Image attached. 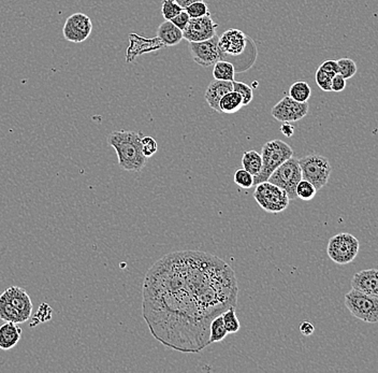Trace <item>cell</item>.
Wrapping results in <instances>:
<instances>
[{
	"label": "cell",
	"mask_w": 378,
	"mask_h": 373,
	"mask_svg": "<svg viewBox=\"0 0 378 373\" xmlns=\"http://www.w3.org/2000/svg\"><path fill=\"white\" fill-rule=\"evenodd\" d=\"M234 269L213 254L181 251L154 264L143 282L142 314L151 336L167 348L199 353L210 325L238 304Z\"/></svg>",
	"instance_id": "cell-1"
},
{
	"label": "cell",
	"mask_w": 378,
	"mask_h": 373,
	"mask_svg": "<svg viewBox=\"0 0 378 373\" xmlns=\"http://www.w3.org/2000/svg\"><path fill=\"white\" fill-rule=\"evenodd\" d=\"M108 143L116 152L119 167L123 170L140 172L144 168L147 158L142 152L141 133L113 132L109 135Z\"/></svg>",
	"instance_id": "cell-2"
},
{
	"label": "cell",
	"mask_w": 378,
	"mask_h": 373,
	"mask_svg": "<svg viewBox=\"0 0 378 373\" xmlns=\"http://www.w3.org/2000/svg\"><path fill=\"white\" fill-rule=\"evenodd\" d=\"M32 313V299L23 288L11 286L0 295V320L22 324Z\"/></svg>",
	"instance_id": "cell-3"
},
{
	"label": "cell",
	"mask_w": 378,
	"mask_h": 373,
	"mask_svg": "<svg viewBox=\"0 0 378 373\" xmlns=\"http://www.w3.org/2000/svg\"><path fill=\"white\" fill-rule=\"evenodd\" d=\"M294 157V150L290 145L282 140L268 141L262 147V167L259 175L254 177V185L268 181L275 169H278L283 163Z\"/></svg>",
	"instance_id": "cell-4"
},
{
	"label": "cell",
	"mask_w": 378,
	"mask_h": 373,
	"mask_svg": "<svg viewBox=\"0 0 378 373\" xmlns=\"http://www.w3.org/2000/svg\"><path fill=\"white\" fill-rule=\"evenodd\" d=\"M302 179L312 183L317 191L327 185L330 179L332 167L327 157L311 154L299 159Z\"/></svg>",
	"instance_id": "cell-5"
},
{
	"label": "cell",
	"mask_w": 378,
	"mask_h": 373,
	"mask_svg": "<svg viewBox=\"0 0 378 373\" xmlns=\"http://www.w3.org/2000/svg\"><path fill=\"white\" fill-rule=\"evenodd\" d=\"M345 306L358 320L370 324L378 323V297L353 288L345 295Z\"/></svg>",
	"instance_id": "cell-6"
},
{
	"label": "cell",
	"mask_w": 378,
	"mask_h": 373,
	"mask_svg": "<svg viewBox=\"0 0 378 373\" xmlns=\"http://www.w3.org/2000/svg\"><path fill=\"white\" fill-rule=\"evenodd\" d=\"M254 198L259 207L268 213L283 212L289 207L290 203V199L284 189L268 181L256 185Z\"/></svg>",
	"instance_id": "cell-7"
},
{
	"label": "cell",
	"mask_w": 378,
	"mask_h": 373,
	"mask_svg": "<svg viewBox=\"0 0 378 373\" xmlns=\"http://www.w3.org/2000/svg\"><path fill=\"white\" fill-rule=\"evenodd\" d=\"M302 180V172H301L299 159L291 157L288 161H285L273 171L272 175L268 179V182L281 187L286 191L290 201L297 199V185Z\"/></svg>",
	"instance_id": "cell-8"
},
{
	"label": "cell",
	"mask_w": 378,
	"mask_h": 373,
	"mask_svg": "<svg viewBox=\"0 0 378 373\" xmlns=\"http://www.w3.org/2000/svg\"><path fill=\"white\" fill-rule=\"evenodd\" d=\"M359 241L351 233H342L329 240L327 253L337 265H347L353 262L359 253Z\"/></svg>",
	"instance_id": "cell-9"
},
{
	"label": "cell",
	"mask_w": 378,
	"mask_h": 373,
	"mask_svg": "<svg viewBox=\"0 0 378 373\" xmlns=\"http://www.w3.org/2000/svg\"><path fill=\"white\" fill-rule=\"evenodd\" d=\"M218 36L200 42H188V50L191 58L201 67L214 66L220 60H226V54L218 46Z\"/></svg>",
	"instance_id": "cell-10"
},
{
	"label": "cell",
	"mask_w": 378,
	"mask_h": 373,
	"mask_svg": "<svg viewBox=\"0 0 378 373\" xmlns=\"http://www.w3.org/2000/svg\"><path fill=\"white\" fill-rule=\"evenodd\" d=\"M93 32L92 20L86 14L76 12L66 20L62 35L65 39L74 43H81L90 37Z\"/></svg>",
	"instance_id": "cell-11"
},
{
	"label": "cell",
	"mask_w": 378,
	"mask_h": 373,
	"mask_svg": "<svg viewBox=\"0 0 378 373\" xmlns=\"http://www.w3.org/2000/svg\"><path fill=\"white\" fill-rule=\"evenodd\" d=\"M309 110V102H296L290 96H286L273 107L271 114L280 122L295 123L304 118Z\"/></svg>",
	"instance_id": "cell-12"
},
{
	"label": "cell",
	"mask_w": 378,
	"mask_h": 373,
	"mask_svg": "<svg viewBox=\"0 0 378 373\" xmlns=\"http://www.w3.org/2000/svg\"><path fill=\"white\" fill-rule=\"evenodd\" d=\"M218 24L212 19L211 14L191 19L183 32L184 39L188 42H200L209 40L217 35Z\"/></svg>",
	"instance_id": "cell-13"
},
{
	"label": "cell",
	"mask_w": 378,
	"mask_h": 373,
	"mask_svg": "<svg viewBox=\"0 0 378 373\" xmlns=\"http://www.w3.org/2000/svg\"><path fill=\"white\" fill-rule=\"evenodd\" d=\"M248 37L242 30L230 29L226 30L218 38V46L222 53L226 54V60L229 62L230 58L238 57L246 51L248 48Z\"/></svg>",
	"instance_id": "cell-14"
},
{
	"label": "cell",
	"mask_w": 378,
	"mask_h": 373,
	"mask_svg": "<svg viewBox=\"0 0 378 373\" xmlns=\"http://www.w3.org/2000/svg\"><path fill=\"white\" fill-rule=\"evenodd\" d=\"M351 287L361 293L378 297V269L357 272L351 279Z\"/></svg>",
	"instance_id": "cell-15"
},
{
	"label": "cell",
	"mask_w": 378,
	"mask_h": 373,
	"mask_svg": "<svg viewBox=\"0 0 378 373\" xmlns=\"http://www.w3.org/2000/svg\"><path fill=\"white\" fill-rule=\"evenodd\" d=\"M130 40V46L127 50V62H133L137 56L141 55L147 52L156 51L159 48H165V44L161 41L158 37L154 39H145L144 37H139V36L133 34L129 36Z\"/></svg>",
	"instance_id": "cell-16"
},
{
	"label": "cell",
	"mask_w": 378,
	"mask_h": 373,
	"mask_svg": "<svg viewBox=\"0 0 378 373\" xmlns=\"http://www.w3.org/2000/svg\"><path fill=\"white\" fill-rule=\"evenodd\" d=\"M231 90H234L231 81L215 80L206 88L204 98H205V102H208L210 108L220 113V100Z\"/></svg>",
	"instance_id": "cell-17"
},
{
	"label": "cell",
	"mask_w": 378,
	"mask_h": 373,
	"mask_svg": "<svg viewBox=\"0 0 378 373\" xmlns=\"http://www.w3.org/2000/svg\"><path fill=\"white\" fill-rule=\"evenodd\" d=\"M22 337V328L19 324L12 322H6L0 326V348L9 351L19 344Z\"/></svg>",
	"instance_id": "cell-18"
},
{
	"label": "cell",
	"mask_w": 378,
	"mask_h": 373,
	"mask_svg": "<svg viewBox=\"0 0 378 373\" xmlns=\"http://www.w3.org/2000/svg\"><path fill=\"white\" fill-rule=\"evenodd\" d=\"M157 37L165 46H175L184 39L183 30L177 28L171 21H166L159 25Z\"/></svg>",
	"instance_id": "cell-19"
},
{
	"label": "cell",
	"mask_w": 378,
	"mask_h": 373,
	"mask_svg": "<svg viewBox=\"0 0 378 373\" xmlns=\"http://www.w3.org/2000/svg\"><path fill=\"white\" fill-rule=\"evenodd\" d=\"M243 107V98L234 90L227 93L220 102V113H224V114H234Z\"/></svg>",
	"instance_id": "cell-20"
},
{
	"label": "cell",
	"mask_w": 378,
	"mask_h": 373,
	"mask_svg": "<svg viewBox=\"0 0 378 373\" xmlns=\"http://www.w3.org/2000/svg\"><path fill=\"white\" fill-rule=\"evenodd\" d=\"M242 167L254 177L259 175L262 167V154L254 150L246 151L242 156Z\"/></svg>",
	"instance_id": "cell-21"
},
{
	"label": "cell",
	"mask_w": 378,
	"mask_h": 373,
	"mask_svg": "<svg viewBox=\"0 0 378 373\" xmlns=\"http://www.w3.org/2000/svg\"><path fill=\"white\" fill-rule=\"evenodd\" d=\"M236 68L232 62L228 60H220L214 64L213 76L215 80L234 81Z\"/></svg>",
	"instance_id": "cell-22"
},
{
	"label": "cell",
	"mask_w": 378,
	"mask_h": 373,
	"mask_svg": "<svg viewBox=\"0 0 378 373\" xmlns=\"http://www.w3.org/2000/svg\"><path fill=\"white\" fill-rule=\"evenodd\" d=\"M312 95V88L305 81H298L289 88V96L299 102H307Z\"/></svg>",
	"instance_id": "cell-23"
},
{
	"label": "cell",
	"mask_w": 378,
	"mask_h": 373,
	"mask_svg": "<svg viewBox=\"0 0 378 373\" xmlns=\"http://www.w3.org/2000/svg\"><path fill=\"white\" fill-rule=\"evenodd\" d=\"M227 334L228 332L226 330L222 316H216L210 325V344H217V342L222 341L227 337Z\"/></svg>",
	"instance_id": "cell-24"
},
{
	"label": "cell",
	"mask_w": 378,
	"mask_h": 373,
	"mask_svg": "<svg viewBox=\"0 0 378 373\" xmlns=\"http://www.w3.org/2000/svg\"><path fill=\"white\" fill-rule=\"evenodd\" d=\"M296 194L297 198L303 201H309L316 196L317 189L312 183L302 179L297 185Z\"/></svg>",
	"instance_id": "cell-25"
},
{
	"label": "cell",
	"mask_w": 378,
	"mask_h": 373,
	"mask_svg": "<svg viewBox=\"0 0 378 373\" xmlns=\"http://www.w3.org/2000/svg\"><path fill=\"white\" fill-rule=\"evenodd\" d=\"M224 324L228 334H236L240 330L241 324L236 313V308H230L227 311L222 314Z\"/></svg>",
	"instance_id": "cell-26"
},
{
	"label": "cell",
	"mask_w": 378,
	"mask_h": 373,
	"mask_svg": "<svg viewBox=\"0 0 378 373\" xmlns=\"http://www.w3.org/2000/svg\"><path fill=\"white\" fill-rule=\"evenodd\" d=\"M337 62V66H339V74L346 80L353 78L357 74V64L351 58H341Z\"/></svg>",
	"instance_id": "cell-27"
},
{
	"label": "cell",
	"mask_w": 378,
	"mask_h": 373,
	"mask_svg": "<svg viewBox=\"0 0 378 373\" xmlns=\"http://www.w3.org/2000/svg\"><path fill=\"white\" fill-rule=\"evenodd\" d=\"M183 10V8L175 0H163V3H161V14H163L166 21H171Z\"/></svg>",
	"instance_id": "cell-28"
},
{
	"label": "cell",
	"mask_w": 378,
	"mask_h": 373,
	"mask_svg": "<svg viewBox=\"0 0 378 373\" xmlns=\"http://www.w3.org/2000/svg\"><path fill=\"white\" fill-rule=\"evenodd\" d=\"M185 11L189 14L191 19H197V18H202L210 14L209 7L204 3V0L194 1L185 8Z\"/></svg>",
	"instance_id": "cell-29"
},
{
	"label": "cell",
	"mask_w": 378,
	"mask_h": 373,
	"mask_svg": "<svg viewBox=\"0 0 378 373\" xmlns=\"http://www.w3.org/2000/svg\"><path fill=\"white\" fill-rule=\"evenodd\" d=\"M232 86H234V92L238 93L243 98V106H248L254 100L252 88L243 82H238V81H232Z\"/></svg>",
	"instance_id": "cell-30"
},
{
	"label": "cell",
	"mask_w": 378,
	"mask_h": 373,
	"mask_svg": "<svg viewBox=\"0 0 378 373\" xmlns=\"http://www.w3.org/2000/svg\"><path fill=\"white\" fill-rule=\"evenodd\" d=\"M234 182L241 189H250L254 186V175H250L245 169H238L234 173Z\"/></svg>",
	"instance_id": "cell-31"
},
{
	"label": "cell",
	"mask_w": 378,
	"mask_h": 373,
	"mask_svg": "<svg viewBox=\"0 0 378 373\" xmlns=\"http://www.w3.org/2000/svg\"><path fill=\"white\" fill-rule=\"evenodd\" d=\"M52 318V309L48 304H42L40 306L39 310H38L37 314L34 316L32 318V324H30V327H34V326H37L40 323H46Z\"/></svg>",
	"instance_id": "cell-32"
},
{
	"label": "cell",
	"mask_w": 378,
	"mask_h": 373,
	"mask_svg": "<svg viewBox=\"0 0 378 373\" xmlns=\"http://www.w3.org/2000/svg\"><path fill=\"white\" fill-rule=\"evenodd\" d=\"M333 76H331L328 72H325V70L318 68L315 74V80H316L317 86L323 90V92H332L331 90V81H332Z\"/></svg>",
	"instance_id": "cell-33"
},
{
	"label": "cell",
	"mask_w": 378,
	"mask_h": 373,
	"mask_svg": "<svg viewBox=\"0 0 378 373\" xmlns=\"http://www.w3.org/2000/svg\"><path fill=\"white\" fill-rule=\"evenodd\" d=\"M158 150V144L155 139L151 137H143L142 138V152L147 158L156 154Z\"/></svg>",
	"instance_id": "cell-34"
},
{
	"label": "cell",
	"mask_w": 378,
	"mask_h": 373,
	"mask_svg": "<svg viewBox=\"0 0 378 373\" xmlns=\"http://www.w3.org/2000/svg\"><path fill=\"white\" fill-rule=\"evenodd\" d=\"M189 21H191V16H189V14L185 11V9H184L183 11L180 12L177 16H175V18L171 20L172 23L175 24L177 28L183 30V32L186 29V27H187Z\"/></svg>",
	"instance_id": "cell-35"
},
{
	"label": "cell",
	"mask_w": 378,
	"mask_h": 373,
	"mask_svg": "<svg viewBox=\"0 0 378 373\" xmlns=\"http://www.w3.org/2000/svg\"><path fill=\"white\" fill-rule=\"evenodd\" d=\"M346 88V79L343 78L341 74H335L331 81V90L335 93L343 92Z\"/></svg>",
	"instance_id": "cell-36"
},
{
	"label": "cell",
	"mask_w": 378,
	"mask_h": 373,
	"mask_svg": "<svg viewBox=\"0 0 378 373\" xmlns=\"http://www.w3.org/2000/svg\"><path fill=\"white\" fill-rule=\"evenodd\" d=\"M319 68L325 70V72H328L331 76H335V74H339V66H337V60H325L319 66Z\"/></svg>",
	"instance_id": "cell-37"
},
{
	"label": "cell",
	"mask_w": 378,
	"mask_h": 373,
	"mask_svg": "<svg viewBox=\"0 0 378 373\" xmlns=\"http://www.w3.org/2000/svg\"><path fill=\"white\" fill-rule=\"evenodd\" d=\"M314 332L315 327L312 323L307 322V320L301 323L300 332L303 334V336H312V334H314Z\"/></svg>",
	"instance_id": "cell-38"
},
{
	"label": "cell",
	"mask_w": 378,
	"mask_h": 373,
	"mask_svg": "<svg viewBox=\"0 0 378 373\" xmlns=\"http://www.w3.org/2000/svg\"><path fill=\"white\" fill-rule=\"evenodd\" d=\"M281 132L283 133L285 137L287 138H291L294 136L295 134V127L290 124V123H284V124L281 126Z\"/></svg>",
	"instance_id": "cell-39"
},
{
	"label": "cell",
	"mask_w": 378,
	"mask_h": 373,
	"mask_svg": "<svg viewBox=\"0 0 378 373\" xmlns=\"http://www.w3.org/2000/svg\"><path fill=\"white\" fill-rule=\"evenodd\" d=\"M175 1H177V3L179 4L182 8H183V9H185L188 5H191V3H194V1H197V0H175Z\"/></svg>",
	"instance_id": "cell-40"
}]
</instances>
